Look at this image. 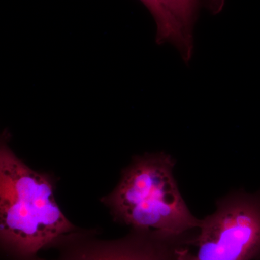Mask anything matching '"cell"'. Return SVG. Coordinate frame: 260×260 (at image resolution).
<instances>
[{
    "label": "cell",
    "instance_id": "cell-6",
    "mask_svg": "<svg viewBox=\"0 0 260 260\" xmlns=\"http://www.w3.org/2000/svg\"><path fill=\"white\" fill-rule=\"evenodd\" d=\"M179 2L187 18L195 24L202 0H179Z\"/></svg>",
    "mask_w": 260,
    "mask_h": 260
},
{
    "label": "cell",
    "instance_id": "cell-2",
    "mask_svg": "<svg viewBox=\"0 0 260 260\" xmlns=\"http://www.w3.org/2000/svg\"><path fill=\"white\" fill-rule=\"evenodd\" d=\"M175 164L162 152L135 157L114 190L102 199L114 220L134 230L165 237L192 236L201 220L181 196L174 176Z\"/></svg>",
    "mask_w": 260,
    "mask_h": 260
},
{
    "label": "cell",
    "instance_id": "cell-3",
    "mask_svg": "<svg viewBox=\"0 0 260 260\" xmlns=\"http://www.w3.org/2000/svg\"><path fill=\"white\" fill-rule=\"evenodd\" d=\"M198 260H260V191L219 199L188 242Z\"/></svg>",
    "mask_w": 260,
    "mask_h": 260
},
{
    "label": "cell",
    "instance_id": "cell-4",
    "mask_svg": "<svg viewBox=\"0 0 260 260\" xmlns=\"http://www.w3.org/2000/svg\"><path fill=\"white\" fill-rule=\"evenodd\" d=\"M186 243L187 239L134 229L126 237L110 241L77 232L57 246L60 254L56 260H174L177 248Z\"/></svg>",
    "mask_w": 260,
    "mask_h": 260
},
{
    "label": "cell",
    "instance_id": "cell-7",
    "mask_svg": "<svg viewBox=\"0 0 260 260\" xmlns=\"http://www.w3.org/2000/svg\"><path fill=\"white\" fill-rule=\"evenodd\" d=\"M174 260H198L187 244L178 247L175 251Z\"/></svg>",
    "mask_w": 260,
    "mask_h": 260
},
{
    "label": "cell",
    "instance_id": "cell-1",
    "mask_svg": "<svg viewBox=\"0 0 260 260\" xmlns=\"http://www.w3.org/2000/svg\"><path fill=\"white\" fill-rule=\"evenodd\" d=\"M0 148V240L13 260H44L39 251L57 247L78 229L56 203L54 184L13 153L5 136Z\"/></svg>",
    "mask_w": 260,
    "mask_h": 260
},
{
    "label": "cell",
    "instance_id": "cell-5",
    "mask_svg": "<svg viewBox=\"0 0 260 260\" xmlns=\"http://www.w3.org/2000/svg\"><path fill=\"white\" fill-rule=\"evenodd\" d=\"M153 15L156 24L157 44H170L177 49L184 63L194 53V24L186 16L179 0H140Z\"/></svg>",
    "mask_w": 260,
    "mask_h": 260
}]
</instances>
